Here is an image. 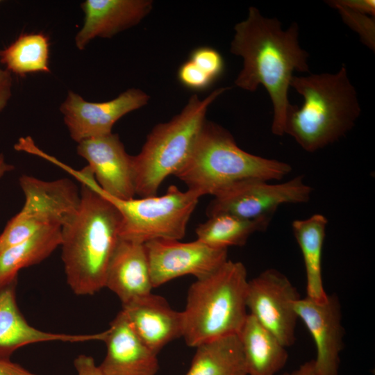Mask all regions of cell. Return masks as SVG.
Segmentation results:
<instances>
[{
  "label": "cell",
  "instance_id": "obj_1",
  "mask_svg": "<svg viewBox=\"0 0 375 375\" xmlns=\"http://www.w3.org/2000/svg\"><path fill=\"white\" fill-rule=\"evenodd\" d=\"M231 52L240 56L243 67L235 85L254 92L260 85L269 93L273 106L272 132L282 136L291 106L288 90L294 71L309 73L308 53L299 44V26L283 31L276 18L262 16L249 7L247 17L235 24Z\"/></svg>",
  "mask_w": 375,
  "mask_h": 375
},
{
  "label": "cell",
  "instance_id": "obj_2",
  "mask_svg": "<svg viewBox=\"0 0 375 375\" xmlns=\"http://www.w3.org/2000/svg\"><path fill=\"white\" fill-rule=\"evenodd\" d=\"M78 207L61 228L67 283L76 295L105 288L107 269L120 239L117 208L93 188L81 183Z\"/></svg>",
  "mask_w": 375,
  "mask_h": 375
},
{
  "label": "cell",
  "instance_id": "obj_3",
  "mask_svg": "<svg viewBox=\"0 0 375 375\" xmlns=\"http://www.w3.org/2000/svg\"><path fill=\"white\" fill-rule=\"evenodd\" d=\"M290 87L302 95L299 108L291 105L285 124L305 151L313 153L344 137L360 115L357 92L345 65L336 73L294 76Z\"/></svg>",
  "mask_w": 375,
  "mask_h": 375
},
{
  "label": "cell",
  "instance_id": "obj_4",
  "mask_svg": "<svg viewBox=\"0 0 375 375\" xmlns=\"http://www.w3.org/2000/svg\"><path fill=\"white\" fill-rule=\"evenodd\" d=\"M291 172L287 162L242 150L229 131L206 121L190 158L174 176L202 197L247 179L280 181Z\"/></svg>",
  "mask_w": 375,
  "mask_h": 375
},
{
  "label": "cell",
  "instance_id": "obj_5",
  "mask_svg": "<svg viewBox=\"0 0 375 375\" xmlns=\"http://www.w3.org/2000/svg\"><path fill=\"white\" fill-rule=\"evenodd\" d=\"M248 280L243 263L228 260L189 288L181 311L183 335L188 346H197L222 337L238 335L249 313L246 304Z\"/></svg>",
  "mask_w": 375,
  "mask_h": 375
},
{
  "label": "cell",
  "instance_id": "obj_6",
  "mask_svg": "<svg viewBox=\"0 0 375 375\" xmlns=\"http://www.w3.org/2000/svg\"><path fill=\"white\" fill-rule=\"evenodd\" d=\"M228 89L217 88L203 99L192 95L180 113L152 129L140 152L133 156L136 194L156 195L163 181L184 166L206 122L209 106Z\"/></svg>",
  "mask_w": 375,
  "mask_h": 375
},
{
  "label": "cell",
  "instance_id": "obj_7",
  "mask_svg": "<svg viewBox=\"0 0 375 375\" xmlns=\"http://www.w3.org/2000/svg\"><path fill=\"white\" fill-rule=\"evenodd\" d=\"M78 181L95 189L117 208L122 217L120 239L141 244L154 240H181L201 197L196 191H181L172 185L162 196L122 200L103 193L89 172L82 173Z\"/></svg>",
  "mask_w": 375,
  "mask_h": 375
},
{
  "label": "cell",
  "instance_id": "obj_8",
  "mask_svg": "<svg viewBox=\"0 0 375 375\" xmlns=\"http://www.w3.org/2000/svg\"><path fill=\"white\" fill-rule=\"evenodd\" d=\"M19 182L24 194V203L0 235V253L44 228L62 227L79 205L80 194L69 179L47 181L23 175Z\"/></svg>",
  "mask_w": 375,
  "mask_h": 375
},
{
  "label": "cell",
  "instance_id": "obj_9",
  "mask_svg": "<svg viewBox=\"0 0 375 375\" xmlns=\"http://www.w3.org/2000/svg\"><path fill=\"white\" fill-rule=\"evenodd\" d=\"M312 193V188L303 181L301 176L278 183L247 179L215 194L206 214L209 217L228 213L247 219L272 217L279 206L307 203Z\"/></svg>",
  "mask_w": 375,
  "mask_h": 375
},
{
  "label": "cell",
  "instance_id": "obj_10",
  "mask_svg": "<svg viewBox=\"0 0 375 375\" xmlns=\"http://www.w3.org/2000/svg\"><path fill=\"white\" fill-rule=\"evenodd\" d=\"M300 299L289 278L267 269L248 281L246 304L249 313L286 348L294 344L298 316L295 302Z\"/></svg>",
  "mask_w": 375,
  "mask_h": 375
},
{
  "label": "cell",
  "instance_id": "obj_11",
  "mask_svg": "<svg viewBox=\"0 0 375 375\" xmlns=\"http://www.w3.org/2000/svg\"><path fill=\"white\" fill-rule=\"evenodd\" d=\"M153 288L174 278L208 276L228 260V249L210 247L198 240L181 242L154 240L144 244Z\"/></svg>",
  "mask_w": 375,
  "mask_h": 375
},
{
  "label": "cell",
  "instance_id": "obj_12",
  "mask_svg": "<svg viewBox=\"0 0 375 375\" xmlns=\"http://www.w3.org/2000/svg\"><path fill=\"white\" fill-rule=\"evenodd\" d=\"M149 99L144 91L130 88L105 102H90L69 91L60 107L70 137L77 143L112 133L117 121L145 106Z\"/></svg>",
  "mask_w": 375,
  "mask_h": 375
},
{
  "label": "cell",
  "instance_id": "obj_13",
  "mask_svg": "<svg viewBox=\"0 0 375 375\" xmlns=\"http://www.w3.org/2000/svg\"><path fill=\"white\" fill-rule=\"evenodd\" d=\"M77 153L88 163L99 190L116 199H133L135 193L133 156L112 133L78 142Z\"/></svg>",
  "mask_w": 375,
  "mask_h": 375
},
{
  "label": "cell",
  "instance_id": "obj_14",
  "mask_svg": "<svg viewBox=\"0 0 375 375\" xmlns=\"http://www.w3.org/2000/svg\"><path fill=\"white\" fill-rule=\"evenodd\" d=\"M294 309L315 342L316 358L313 360L316 374L339 375L344 329L338 297L328 294L323 301H314L306 297L300 298L295 302Z\"/></svg>",
  "mask_w": 375,
  "mask_h": 375
},
{
  "label": "cell",
  "instance_id": "obj_15",
  "mask_svg": "<svg viewBox=\"0 0 375 375\" xmlns=\"http://www.w3.org/2000/svg\"><path fill=\"white\" fill-rule=\"evenodd\" d=\"M106 354L99 365L101 375H156L157 354L149 349L120 310L106 330Z\"/></svg>",
  "mask_w": 375,
  "mask_h": 375
},
{
  "label": "cell",
  "instance_id": "obj_16",
  "mask_svg": "<svg viewBox=\"0 0 375 375\" xmlns=\"http://www.w3.org/2000/svg\"><path fill=\"white\" fill-rule=\"evenodd\" d=\"M149 0H86L81 3L83 24L75 45L83 50L96 38H109L140 23L151 10Z\"/></svg>",
  "mask_w": 375,
  "mask_h": 375
},
{
  "label": "cell",
  "instance_id": "obj_17",
  "mask_svg": "<svg viewBox=\"0 0 375 375\" xmlns=\"http://www.w3.org/2000/svg\"><path fill=\"white\" fill-rule=\"evenodd\" d=\"M133 329L153 352L158 353L169 342L182 337V312L174 310L167 300L152 292L121 310Z\"/></svg>",
  "mask_w": 375,
  "mask_h": 375
},
{
  "label": "cell",
  "instance_id": "obj_18",
  "mask_svg": "<svg viewBox=\"0 0 375 375\" xmlns=\"http://www.w3.org/2000/svg\"><path fill=\"white\" fill-rule=\"evenodd\" d=\"M16 285L17 281L0 289V359H10L19 348L38 342L103 341L105 331L74 335L46 332L30 325L17 306Z\"/></svg>",
  "mask_w": 375,
  "mask_h": 375
},
{
  "label": "cell",
  "instance_id": "obj_19",
  "mask_svg": "<svg viewBox=\"0 0 375 375\" xmlns=\"http://www.w3.org/2000/svg\"><path fill=\"white\" fill-rule=\"evenodd\" d=\"M105 288L118 297L122 306L151 292L153 287L144 244L119 239L107 269Z\"/></svg>",
  "mask_w": 375,
  "mask_h": 375
},
{
  "label": "cell",
  "instance_id": "obj_20",
  "mask_svg": "<svg viewBox=\"0 0 375 375\" xmlns=\"http://www.w3.org/2000/svg\"><path fill=\"white\" fill-rule=\"evenodd\" d=\"M238 335L247 375H276L283 369L288 359L286 347L250 314Z\"/></svg>",
  "mask_w": 375,
  "mask_h": 375
},
{
  "label": "cell",
  "instance_id": "obj_21",
  "mask_svg": "<svg viewBox=\"0 0 375 375\" xmlns=\"http://www.w3.org/2000/svg\"><path fill=\"white\" fill-rule=\"evenodd\" d=\"M328 220L322 214L292 222L294 236L302 253L306 277V297L324 300L326 292L322 278V253Z\"/></svg>",
  "mask_w": 375,
  "mask_h": 375
},
{
  "label": "cell",
  "instance_id": "obj_22",
  "mask_svg": "<svg viewBox=\"0 0 375 375\" xmlns=\"http://www.w3.org/2000/svg\"><path fill=\"white\" fill-rule=\"evenodd\" d=\"M61 226L44 228L0 253V289L17 281L18 272L48 258L61 244Z\"/></svg>",
  "mask_w": 375,
  "mask_h": 375
},
{
  "label": "cell",
  "instance_id": "obj_23",
  "mask_svg": "<svg viewBox=\"0 0 375 375\" xmlns=\"http://www.w3.org/2000/svg\"><path fill=\"white\" fill-rule=\"evenodd\" d=\"M185 375H247L242 345L238 335L203 343L196 347Z\"/></svg>",
  "mask_w": 375,
  "mask_h": 375
},
{
  "label": "cell",
  "instance_id": "obj_24",
  "mask_svg": "<svg viewBox=\"0 0 375 375\" xmlns=\"http://www.w3.org/2000/svg\"><path fill=\"white\" fill-rule=\"evenodd\" d=\"M272 218L247 219L228 213L215 214L197 226V240L219 249L243 246L251 235L266 231Z\"/></svg>",
  "mask_w": 375,
  "mask_h": 375
},
{
  "label": "cell",
  "instance_id": "obj_25",
  "mask_svg": "<svg viewBox=\"0 0 375 375\" xmlns=\"http://www.w3.org/2000/svg\"><path fill=\"white\" fill-rule=\"evenodd\" d=\"M49 54L48 37L42 33L24 34L0 51V62L10 73L19 76L49 72Z\"/></svg>",
  "mask_w": 375,
  "mask_h": 375
},
{
  "label": "cell",
  "instance_id": "obj_26",
  "mask_svg": "<svg viewBox=\"0 0 375 375\" xmlns=\"http://www.w3.org/2000/svg\"><path fill=\"white\" fill-rule=\"evenodd\" d=\"M328 4L337 9L345 24L359 34L362 42L366 46L374 51V18L372 19L367 15L351 10L339 3L338 1H328Z\"/></svg>",
  "mask_w": 375,
  "mask_h": 375
},
{
  "label": "cell",
  "instance_id": "obj_27",
  "mask_svg": "<svg viewBox=\"0 0 375 375\" xmlns=\"http://www.w3.org/2000/svg\"><path fill=\"white\" fill-rule=\"evenodd\" d=\"M189 60L214 81L222 74L224 69L222 55L210 47L194 49L191 52Z\"/></svg>",
  "mask_w": 375,
  "mask_h": 375
},
{
  "label": "cell",
  "instance_id": "obj_28",
  "mask_svg": "<svg viewBox=\"0 0 375 375\" xmlns=\"http://www.w3.org/2000/svg\"><path fill=\"white\" fill-rule=\"evenodd\" d=\"M178 78L183 86L196 91L203 90L214 82L190 60L179 67Z\"/></svg>",
  "mask_w": 375,
  "mask_h": 375
},
{
  "label": "cell",
  "instance_id": "obj_29",
  "mask_svg": "<svg viewBox=\"0 0 375 375\" xmlns=\"http://www.w3.org/2000/svg\"><path fill=\"white\" fill-rule=\"evenodd\" d=\"M11 73L1 66L0 62V113L7 106L12 95Z\"/></svg>",
  "mask_w": 375,
  "mask_h": 375
},
{
  "label": "cell",
  "instance_id": "obj_30",
  "mask_svg": "<svg viewBox=\"0 0 375 375\" xmlns=\"http://www.w3.org/2000/svg\"><path fill=\"white\" fill-rule=\"evenodd\" d=\"M77 375H101L99 365L92 356L81 354L74 360Z\"/></svg>",
  "mask_w": 375,
  "mask_h": 375
},
{
  "label": "cell",
  "instance_id": "obj_31",
  "mask_svg": "<svg viewBox=\"0 0 375 375\" xmlns=\"http://www.w3.org/2000/svg\"><path fill=\"white\" fill-rule=\"evenodd\" d=\"M339 3L347 8L365 15L375 16L374 0H337Z\"/></svg>",
  "mask_w": 375,
  "mask_h": 375
},
{
  "label": "cell",
  "instance_id": "obj_32",
  "mask_svg": "<svg viewBox=\"0 0 375 375\" xmlns=\"http://www.w3.org/2000/svg\"><path fill=\"white\" fill-rule=\"evenodd\" d=\"M0 375H37L13 362L10 359H0Z\"/></svg>",
  "mask_w": 375,
  "mask_h": 375
},
{
  "label": "cell",
  "instance_id": "obj_33",
  "mask_svg": "<svg viewBox=\"0 0 375 375\" xmlns=\"http://www.w3.org/2000/svg\"><path fill=\"white\" fill-rule=\"evenodd\" d=\"M281 375H317L313 359L301 364L298 368L283 373Z\"/></svg>",
  "mask_w": 375,
  "mask_h": 375
},
{
  "label": "cell",
  "instance_id": "obj_34",
  "mask_svg": "<svg viewBox=\"0 0 375 375\" xmlns=\"http://www.w3.org/2000/svg\"><path fill=\"white\" fill-rule=\"evenodd\" d=\"M15 169V167L7 162L4 155L0 153V178L4 176L6 173L12 171Z\"/></svg>",
  "mask_w": 375,
  "mask_h": 375
}]
</instances>
